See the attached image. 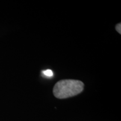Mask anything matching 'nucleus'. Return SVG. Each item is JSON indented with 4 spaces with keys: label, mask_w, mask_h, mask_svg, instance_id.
<instances>
[{
    "label": "nucleus",
    "mask_w": 121,
    "mask_h": 121,
    "mask_svg": "<svg viewBox=\"0 0 121 121\" xmlns=\"http://www.w3.org/2000/svg\"><path fill=\"white\" fill-rule=\"evenodd\" d=\"M84 84L76 80H62L55 84L53 94L58 99H66L78 95L84 90Z\"/></svg>",
    "instance_id": "nucleus-1"
},
{
    "label": "nucleus",
    "mask_w": 121,
    "mask_h": 121,
    "mask_svg": "<svg viewBox=\"0 0 121 121\" xmlns=\"http://www.w3.org/2000/svg\"><path fill=\"white\" fill-rule=\"evenodd\" d=\"M43 74L47 77H52L53 76V72L51 69H46V70L43 71Z\"/></svg>",
    "instance_id": "nucleus-2"
},
{
    "label": "nucleus",
    "mask_w": 121,
    "mask_h": 121,
    "mask_svg": "<svg viewBox=\"0 0 121 121\" xmlns=\"http://www.w3.org/2000/svg\"><path fill=\"white\" fill-rule=\"evenodd\" d=\"M116 29L118 31V32L119 33V34H121V23L118 24L117 25H116Z\"/></svg>",
    "instance_id": "nucleus-3"
}]
</instances>
